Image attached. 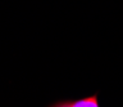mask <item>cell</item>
Instances as JSON below:
<instances>
[{"instance_id": "obj_2", "label": "cell", "mask_w": 123, "mask_h": 107, "mask_svg": "<svg viewBox=\"0 0 123 107\" xmlns=\"http://www.w3.org/2000/svg\"><path fill=\"white\" fill-rule=\"evenodd\" d=\"M59 107H71V106H69V103H65V105H62Z\"/></svg>"}, {"instance_id": "obj_1", "label": "cell", "mask_w": 123, "mask_h": 107, "mask_svg": "<svg viewBox=\"0 0 123 107\" xmlns=\"http://www.w3.org/2000/svg\"><path fill=\"white\" fill-rule=\"evenodd\" d=\"M69 106L71 107H99V103L95 97H88V98L81 99V101L69 103Z\"/></svg>"}]
</instances>
